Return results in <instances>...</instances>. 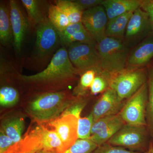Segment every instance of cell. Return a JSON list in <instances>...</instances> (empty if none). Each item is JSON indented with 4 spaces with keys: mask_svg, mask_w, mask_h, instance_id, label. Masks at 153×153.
Instances as JSON below:
<instances>
[{
    "mask_svg": "<svg viewBox=\"0 0 153 153\" xmlns=\"http://www.w3.org/2000/svg\"><path fill=\"white\" fill-rule=\"evenodd\" d=\"M82 72L75 68L68 57L66 47L57 50L46 68L37 74L25 75L19 74L23 83L37 87H54L71 82Z\"/></svg>",
    "mask_w": 153,
    "mask_h": 153,
    "instance_id": "obj_1",
    "label": "cell"
},
{
    "mask_svg": "<svg viewBox=\"0 0 153 153\" xmlns=\"http://www.w3.org/2000/svg\"><path fill=\"white\" fill-rule=\"evenodd\" d=\"M73 101L66 91L45 92L29 102L27 111L37 121H51L59 117Z\"/></svg>",
    "mask_w": 153,
    "mask_h": 153,
    "instance_id": "obj_2",
    "label": "cell"
},
{
    "mask_svg": "<svg viewBox=\"0 0 153 153\" xmlns=\"http://www.w3.org/2000/svg\"><path fill=\"white\" fill-rule=\"evenodd\" d=\"M96 48L99 57L100 71L112 74L125 68L128 49L120 40L106 36L97 43Z\"/></svg>",
    "mask_w": 153,
    "mask_h": 153,
    "instance_id": "obj_3",
    "label": "cell"
},
{
    "mask_svg": "<svg viewBox=\"0 0 153 153\" xmlns=\"http://www.w3.org/2000/svg\"><path fill=\"white\" fill-rule=\"evenodd\" d=\"M35 48L30 61L33 65L43 66L50 62L60 42L58 31L47 18L36 27Z\"/></svg>",
    "mask_w": 153,
    "mask_h": 153,
    "instance_id": "obj_4",
    "label": "cell"
},
{
    "mask_svg": "<svg viewBox=\"0 0 153 153\" xmlns=\"http://www.w3.org/2000/svg\"><path fill=\"white\" fill-rule=\"evenodd\" d=\"M147 77L144 68H125L110 74L109 87L116 92L120 98L126 100L147 82Z\"/></svg>",
    "mask_w": 153,
    "mask_h": 153,
    "instance_id": "obj_5",
    "label": "cell"
},
{
    "mask_svg": "<svg viewBox=\"0 0 153 153\" xmlns=\"http://www.w3.org/2000/svg\"><path fill=\"white\" fill-rule=\"evenodd\" d=\"M150 135L147 126L125 124L107 143L128 150L144 153L151 142Z\"/></svg>",
    "mask_w": 153,
    "mask_h": 153,
    "instance_id": "obj_6",
    "label": "cell"
},
{
    "mask_svg": "<svg viewBox=\"0 0 153 153\" xmlns=\"http://www.w3.org/2000/svg\"><path fill=\"white\" fill-rule=\"evenodd\" d=\"M148 85L145 83L137 91L127 99L120 114L126 124L147 126L146 110Z\"/></svg>",
    "mask_w": 153,
    "mask_h": 153,
    "instance_id": "obj_7",
    "label": "cell"
},
{
    "mask_svg": "<svg viewBox=\"0 0 153 153\" xmlns=\"http://www.w3.org/2000/svg\"><path fill=\"white\" fill-rule=\"evenodd\" d=\"M67 47L69 60L74 67L82 73L91 68L100 69V58L96 46L74 43Z\"/></svg>",
    "mask_w": 153,
    "mask_h": 153,
    "instance_id": "obj_8",
    "label": "cell"
},
{
    "mask_svg": "<svg viewBox=\"0 0 153 153\" xmlns=\"http://www.w3.org/2000/svg\"><path fill=\"white\" fill-rule=\"evenodd\" d=\"M120 114L100 119L94 123L91 130V140L97 146L106 143L124 125Z\"/></svg>",
    "mask_w": 153,
    "mask_h": 153,
    "instance_id": "obj_9",
    "label": "cell"
},
{
    "mask_svg": "<svg viewBox=\"0 0 153 153\" xmlns=\"http://www.w3.org/2000/svg\"><path fill=\"white\" fill-rule=\"evenodd\" d=\"M108 20L104 8L100 5L84 10L81 22L97 43L106 36Z\"/></svg>",
    "mask_w": 153,
    "mask_h": 153,
    "instance_id": "obj_10",
    "label": "cell"
},
{
    "mask_svg": "<svg viewBox=\"0 0 153 153\" xmlns=\"http://www.w3.org/2000/svg\"><path fill=\"white\" fill-rule=\"evenodd\" d=\"M78 119L72 115L60 116L50 122L63 145V153L78 139Z\"/></svg>",
    "mask_w": 153,
    "mask_h": 153,
    "instance_id": "obj_11",
    "label": "cell"
},
{
    "mask_svg": "<svg viewBox=\"0 0 153 153\" xmlns=\"http://www.w3.org/2000/svg\"><path fill=\"white\" fill-rule=\"evenodd\" d=\"M126 101L120 98L116 92L109 87L102 93L94 106L91 112L94 121L105 117L118 114Z\"/></svg>",
    "mask_w": 153,
    "mask_h": 153,
    "instance_id": "obj_12",
    "label": "cell"
},
{
    "mask_svg": "<svg viewBox=\"0 0 153 153\" xmlns=\"http://www.w3.org/2000/svg\"><path fill=\"white\" fill-rule=\"evenodd\" d=\"M9 7L14 46L16 52L19 53L22 50L29 27V21L25 16L17 1L10 0L9 1Z\"/></svg>",
    "mask_w": 153,
    "mask_h": 153,
    "instance_id": "obj_13",
    "label": "cell"
},
{
    "mask_svg": "<svg viewBox=\"0 0 153 153\" xmlns=\"http://www.w3.org/2000/svg\"><path fill=\"white\" fill-rule=\"evenodd\" d=\"M60 42L63 47L74 43L96 46L97 42L85 30L82 22L70 24L63 31L58 32Z\"/></svg>",
    "mask_w": 153,
    "mask_h": 153,
    "instance_id": "obj_14",
    "label": "cell"
},
{
    "mask_svg": "<svg viewBox=\"0 0 153 153\" xmlns=\"http://www.w3.org/2000/svg\"><path fill=\"white\" fill-rule=\"evenodd\" d=\"M141 0H104L102 3L108 20L120 15L134 12L140 7Z\"/></svg>",
    "mask_w": 153,
    "mask_h": 153,
    "instance_id": "obj_15",
    "label": "cell"
},
{
    "mask_svg": "<svg viewBox=\"0 0 153 153\" xmlns=\"http://www.w3.org/2000/svg\"><path fill=\"white\" fill-rule=\"evenodd\" d=\"M31 131L40 140L42 149L63 153V145L55 130L39 125Z\"/></svg>",
    "mask_w": 153,
    "mask_h": 153,
    "instance_id": "obj_16",
    "label": "cell"
},
{
    "mask_svg": "<svg viewBox=\"0 0 153 153\" xmlns=\"http://www.w3.org/2000/svg\"><path fill=\"white\" fill-rule=\"evenodd\" d=\"M153 57V40H149L140 45L128 58L127 68H142Z\"/></svg>",
    "mask_w": 153,
    "mask_h": 153,
    "instance_id": "obj_17",
    "label": "cell"
},
{
    "mask_svg": "<svg viewBox=\"0 0 153 153\" xmlns=\"http://www.w3.org/2000/svg\"><path fill=\"white\" fill-rule=\"evenodd\" d=\"M22 3L27 12L29 24L36 28L47 18L44 3L38 0H22Z\"/></svg>",
    "mask_w": 153,
    "mask_h": 153,
    "instance_id": "obj_18",
    "label": "cell"
},
{
    "mask_svg": "<svg viewBox=\"0 0 153 153\" xmlns=\"http://www.w3.org/2000/svg\"><path fill=\"white\" fill-rule=\"evenodd\" d=\"M148 22H149L147 13L139 8L134 12L129 21L126 30L127 38H134L139 35L144 30Z\"/></svg>",
    "mask_w": 153,
    "mask_h": 153,
    "instance_id": "obj_19",
    "label": "cell"
},
{
    "mask_svg": "<svg viewBox=\"0 0 153 153\" xmlns=\"http://www.w3.org/2000/svg\"><path fill=\"white\" fill-rule=\"evenodd\" d=\"M13 37L10 16V7L4 2L0 3V42L4 46L8 45Z\"/></svg>",
    "mask_w": 153,
    "mask_h": 153,
    "instance_id": "obj_20",
    "label": "cell"
},
{
    "mask_svg": "<svg viewBox=\"0 0 153 153\" xmlns=\"http://www.w3.org/2000/svg\"><path fill=\"white\" fill-rule=\"evenodd\" d=\"M25 128V120L22 117L7 119L3 122L1 130L13 141L14 144L22 140V134Z\"/></svg>",
    "mask_w": 153,
    "mask_h": 153,
    "instance_id": "obj_21",
    "label": "cell"
},
{
    "mask_svg": "<svg viewBox=\"0 0 153 153\" xmlns=\"http://www.w3.org/2000/svg\"><path fill=\"white\" fill-rule=\"evenodd\" d=\"M134 12L126 13L109 20L107 25L106 36L114 38L123 37Z\"/></svg>",
    "mask_w": 153,
    "mask_h": 153,
    "instance_id": "obj_22",
    "label": "cell"
},
{
    "mask_svg": "<svg viewBox=\"0 0 153 153\" xmlns=\"http://www.w3.org/2000/svg\"><path fill=\"white\" fill-rule=\"evenodd\" d=\"M54 3L68 17L71 24H76L82 22L84 10L74 1L56 0L54 1Z\"/></svg>",
    "mask_w": 153,
    "mask_h": 153,
    "instance_id": "obj_23",
    "label": "cell"
},
{
    "mask_svg": "<svg viewBox=\"0 0 153 153\" xmlns=\"http://www.w3.org/2000/svg\"><path fill=\"white\" fill-rule=\"evenodd\" d=\"M48 18L58 32H62L71 24L68 17L55 4L49 5Z\"/></svg>",
    "mask_w": 153,
    "mask_h": 153,
    "instance_id": "obj_24",
    "label": "cell"
},
{
    "mask_svg": "<svg viewBox=\"0 0 153 153\" xmlns=\"http://www.w3.org/2000/svg\"><path fill=\"white\" fill-rule=\"evenodd\" d=\"M148 96L146 110L147 128L151 136L153 137V65L148 71L147 81Z\"/></svg>",
    "mask_w": 153,
    "mask_h": 153,
    "instance_id": "obj_25",
    "label": "cell"
},
{
    "mask_svg": "<svg viewBox=\"0 0 153 153\" xmlns=\"http://www.w3.org/2000/svg\"><path fill=\"white\" fill-rule=\"evenodd\" d=\"M20 98L19 91L12 85L2 86L0 89V104L3 107H10L16 104Z\"/></svg>",
    "mask_w": 153,
    "mask_h": 153,
    "instance_id": "obj_26",
    "label": "cell"
},
{
    "mask_svg": "<svg viewBox=\"0 0 153 153\" xmlns=\"http://www.w3.org/2000/svg\"><path fill=\"white\" fill-rule=\"evenodd\" d=\"M99 70L100 69L99 68H94L88 69L82 72L81 74L79 83L74 90V92L76 95H85L87 91L90 89L96 75Z\"/></svg>",
    "mask_w": 153,
    "mask_h": 153,
    "instance_id": "obj_27",
    "label": "cell"
},
{
    "mask_svg": "<svg viewBox=\"0 0 153 153\" xmlns=\"http://www.w3.org/2000/svg\"><path fill=\"white\" fill-rule=\"evenodd\" d=\"M20 143L19 153H36L42 149L40 140L32 131L27 132Z\"/></svg>",
    "mask_w": 153,
    "mask_h": 153,
    "instance_id": "obj_28",
    "label": "cell"
},
{
    "mask_svg": "<svg viewBox=\"0 0 153 153\" xmlns=\"http://www.w3.org/2000/svg\"><path fill=\"white\" fill-rule=\"evenodd\" d=\"M110 74L99 70L90 88L91 94L93 95L102 93L109 88Z\"/></svg>",
    "mask_w": 153,
    "mask_h": 153,
    "instance_id": "obj_29",
    "label": "cell"
},
{
    "mask_svg": "<svg viewBox=\"0 0 153 153\" xmlns=\"http://www.w3.org/2000/svg\"><path fill=\"white\" fill-rule=\"evenodd\" d=\"M97 146L88 139H78L64 153H92Z\"/></svg>",
    "mask_w": 153,
    "mask_h": 153,
    "instance_id": "obj_30",
    "label": "cell"
},
{
    "mask_svg": "<svg viewBox=\"0 0 153 153\" xmlns=\"http://www.w3.org/2000/svg\"><path fill=\"white\" fill-rule=\"evenodd\" d=\"M94 123L91 113L85 117L79 118L78 122V139L90 138L91 130Z\"/></svg>",
    "mask_w": 153,
    "mask_h": 153,
    "instance_id": "obj_31",
    "label": "cell"
},
{
    "mask_svg": "<svg viewBox=\"0 0 153 153\" xmlns=\"http://www.w3.org/2000/svg\"><path fill=\"white\" fill-rule=\"evenodd\" d=\"M92 153H142L133 152L121 147L113 146L106 143L97 146Z\"/></svg>",
    "mask_w": 153,
    "mask_h": 153,
    "instance_id": "obj_32",
    "label": "cell"
},
{
    "mask_svg": "<svg viewBox=\"0 0 153 153\" xmlns=\"http://www.w3.org/2000/svg\"><path fill=\"white\" fill-rule=\"evenodd\" d=\"M85 104L86 103L85 102L82 100L74 101L73 104H71L67 108L60 116L72 115L79 119L80 117V114L85 106Z\"/></svg>",
    "mask_w": 153,
    "mask_h": 153,
    "instance_id": "obj_33",
    "label": "cell"
},
{
    "mask_svg": "<svg viewBox=\"0 0 153 153\" xmlns=\"http://www.w3.org/2000/svg\"><path fill=\"white\" fill-rule=\"evenodd\" d=\"M140 8L147 13L151 29L153 30V0L142 1Z\"/></svg>",
    "mask_w": 153,
    "mask_h": 153,
    "instance_id": "obj_34",
    "label": "cell"
},
{
    "mask_svg": "<svg viewBox=\"0 0 153 153\" xmlns=\"http://www.w3.org/2000/svg\"><path fill=\"white\" fill-rule=\"evenodd\" d=\"M15 144L12 140L2 130L0 131V153H4Z\"/></svg>",
    "mask_w": 153,
    "mask_h": 153,
    "instance_id": "obj_35",
    "label": "cell"
},
{
    "mask_svg": "<svg viewBox=\"0 0 153 153\" xmlns=\"http://www.w3.org/2000/svg\"><path fill=\"white\" fill-rule=\"evenodd\" d=\"M83 9V10L101 5L102 0H75L74 1Z\"/></svg>",
    "mask_w": 153,
    "mask_h": 153,
    "instance_id": "obj_36",
    "label": "cell"
},
{
    "mask_svg": "<svg viewBox=\"0 0 153 153\" xmlns=\"http://www.w3.org/2000/svg\"><path fill=\"white\" fill-rule=\"evenodd\" d=\"M144 153H153V147L152 141H151L150 143L149 146L147 150Z\"/></svg>",
    "mask_w": 153,
    "mask_h": 153,
    "instance_id": "obj_37",
    "label": "cell"
},
{
    "mask_svg": "<svg viewBox=\"0 0 153 153\" xmlns=\"http://www.w3.org/2000/svg\"><path fill=\"white\" fill-rule=\"evenodd\" d=\"M36 153H57L54 151L46 150L42 149L38 151Z\"/></svg>",
    "mask_w": 153,
    "mask_h": 153,
    "instance_id": "obj_38",
    "label": "cell"
},
{
    "mask_svg": "<svg viewBox=\"0 0 153 153\" xmlns=\"http://www.w3.org/2000/svg\"><path fill=\"white\" fill-rule=\"evenodd\" d=\"M152 141V143H153V140Z\"/></svg>",
    "mask_w": 153,
    "mask_h": 153,
    "instance_id": "obj_39",
    "label": "cell"
}]
</instances>
